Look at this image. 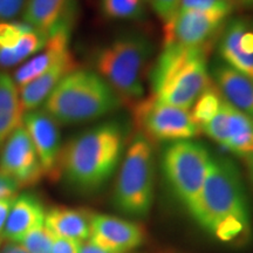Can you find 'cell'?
<instances>
[{
    "mask_svg": "<svg viewBox=\"0 0 253 253\" xmlns=\"http://www.w3.org/2000/svg\"><path fill=\"white\" fill-rule=\"evenodd\" d=\"M196 220L217 240L240 246L252 235L244 183L233 161L212 157Z\"/></svg>",
    "mask_w": 253,
    "mask_h": 253,
    "instance_id": "1",
    "label": "cell"
},
{
    "mask_svg": "<svg viewBox=\"0 0 253 253\" xmlns=\"http://www.w3.org/2000/svg\"><path fill=\"white\" fill-rule=\"evenodd\" d=\"M125 148L122 126L115 122L97 125L73 137L60 153L56 178L75 191L91 194L109 181Z\"/></svg>",
    "mask_w": 253,
    "mask_h": 253,
    "instance_id": "2",
    "label": "cell"
},
{
    "mask_svg": "<svg viewBox=\"0 0 253 253\" xmlns=\"http://www.w3.org/2000/svg\"><path fill=\"white\" fill-rule=\"evenodd\" d=\"M208 52V47L164 46L151 73L154 96L164 103L190 110L211 84Z\"/></svg>",
    "mask_w": 253,
    "mask_h": 253,
    "instance_id": "3",
    "label": "cell"
},
{
    "mask_svg": "<svg viewBox=\"0 0 253 253\" xmlns=\"http://www.w3.org/2000/svg\"><path fill=\"white\" fill-rule=\"evenodd\" d=\"M120 106L119 95L96 72L78 68L60 81L42 109L59 125H81L103 118Z\"/></svg>",
    "mask_w": 253,
    "mask_h": 253,
    "instance_id": "4",
    "label": "cell"
},
{
    "mask_svg": "<svg viewBox=\"0 0 253 253\" xmlns=\"http://www.w3.org/2000/svg\"><path fill=\"white\" fill-rule=\"evenodd\" d=\"M153 50V42L142 33L122 34L97 50L95 72L121 101L135 103L144 96V73Z\"/></svg>",
    "mask_w": 253,
    "mask_h": 253,
    "instance_id": "5",
    "label": "cell"
},
{
    "mask_svg": "<svg viewBox=\"0 0 253 253\" xmlns=\"http://www.w3.org/2000/svg\"><path fill=\"white\" fill-rule=\"evenodd\" d=\"M155 168L153 145L138 135L129 144L120 167L113 192V203L122 213L145 217L154 202Z\"/></svg>",
    "mask_w": 253,
    "mask_h": 253,
    "instance_id": "6",
    "label": "cell"
},
{
    "mask_svg": "<svg viewBox=\"0 0 253 253\" xmlns=\"http://www.w3.org/2000/svg\"><path fill=\"white\" fill-rule=\"evenodd\" d=\"M211 160L205 145L191 140L173 142L163 153L162 168L168 184L195 219Z\"/></svg>",
    "mask_w": 253,
    "mask_h": 253,
    "instance_id": "7",
    "label": "cell"
},
{
    "mask_svg": "<svg viewBox=\"0 0 253 253\" xmlns=\"http://www.w3.org/2000/svg\"><path fill=\"white\" fill-rule=\"evenodd\" d=\"M136 128L150 142H178L196 137L201 131L190 110L157 100L153 94L132 106Z\"/></svg>",
    "mask_w": 253,
    "mask_h": 253,
    "instance_id": "8",
    "label": "cell"
},
{
    "mask_svg": "<svg viewBox=\"0 0 253 253\" xmlns=\"http://www.w3.org/2000/svg\"><path fill=\"white\" fill-rule=\"evenodd\" d=\"M0 175L11 178L20 189L38 184L45 176L33 142L23 125L1 145Z\"/></svg>",
    "mask_w": 253,
    "mask_h": 253,
    "instance_id": "9",
    "label": "cell"
},
{
    "mask_svg": "<svg viewBox=\"0 0 253 253\" xmlns=\"http://www.w3.org/2000/svg\"><path fill=\"white\" fill-rule=\"evenodd\" d=\"M230 11H183L164 25V46L207 47L226 23Z\"/></svg>",
    "mask_w": 253,
    "mask_h": 253,
    "instance_id": "10",
    "label": "cell"
},
{
    "mask_svg": "<svg viewBox=\"0 0 253 253\" xmlns=\"http://www.w3.org/2000/svg\"><path fill=\"white\" fill-rule=\"evenodd\" d=\"M145 231L135 221L109 214L90 212L89 239L115 253H126L144 243Z\"/></svg>",
    "mask_w": 253,
    "mask_h": 253,
    "instance_id": "11",
    "label": "cell"
},
{
    "mask_svg": "<svg viewBox=\"0 0 253 253\" xmlns=\"http://www.w3.org/2000/svg\"><path fill=\"white\" fill-rule=\"evenodd\" d=\"M23 126L33 142L45 176L55 179L62 149L59 123L45 110L38 108L24 114Z\"/></svg>",
    "mask_w": 253,
    "mask_h": 253,
    "instance_id": "12",
    "label": "cell"
},
{
    "mask_svg": "<svg viewBox=\"0 0 253 253\" xmlns=\"http://www.w3.org/2000/svg\"><path fill=\"white\" fill-rule=\"evenodd\" d=\"M48 36L19 21L0 23V68L26 61L43 48Z\"/></svg>",
    "mask_w": 253,
    "mask_h": 253,
    "instance_id": "13",
    "label": "cell"
},
{
    "mask_svg": "<svg viewBox=\"0 0 253 253\" xmlns=\"http://www.w3.org/2000/svg\"><path fill=\"white\" fill-rule=\"evenodd\" d=\"M212 82L224 100L253 119V81L224 61L213 63Z\"/></svg>",
    "mask_w": 253,
    "mask_h": 253,
    "instance_id": "14",
    "label": "cell"
},
{
    "mask_svg": "<svg viewBox=\"0 0 253 253\" xmlns=\"http://www.w3.org/2000/svg\"><path fill=\"white\" fill-rule=\"evenodd\" d=\"M45 216L46 209L37 195L25 192L15 196L1 237L19 243L26 233L45 224Z\"/></svg>",
    "mask_w": 253,
    "mask_h": 253,
    "instance_id": "15",
    "label": "cell"
},
{
    "mask_svg": "<svg viewBox=\"0 0 253 253\" xmlns=\"http://www.w3.org/2000/svg\"><path fill=\"white\" fill-rule=\"evenodd\" d=\"M75 69H78V63L75 61L73 53H69L67 56L60 60L58 63H55L52 68H49L36 80L19 88L24 113L32 112L42 106L47 97L60 84V81Z\"/></svg>",
    "mask_w": 253,
    "mask_h": 253,
    "instance_id": "16",
    "label": "cell"
},
{
    "mask_svg": "<svg viewBox=\"0 0 253 253\" xmlns=\"http://www.w3.org/2000/svg\"><path fill=\"white\" fill-rule=\"evenodd\" d=\"M45 226L55 237L81 243L90 237V212L55 207L46 210Z\"/></svg>",
    "mask_w": 253,
    "mask_h": 253,
    "instance_id": "17",
    "label": "cell"
},
{
    "mask_svg": "<svg viewBox=\"0 0 253 253\" xmlns=\"http://www.w3.org/2000/svg\"><path fill=\"white\" fill-rule=\"evenodd\" d=\"M74 7V0H26L23 21L40 33L49 36L50 31Z\"/></svg>",
    "mask_w": 253,
    "mask_h": 253,
    "instance_id": "18",
    "label": "cell"
},
{
    "mask_svg": "<svg viewBox=\"0 0 253 253\" xmlns=\"http://www.w3.org/2000/svg\"><path fill=\"white\" fill-rule=\"evenodd\" d=\"M24 114L13 78L8 73L0 72V147L23 125Z\"/></svg>",
    "mask_w": 253,
    "mask_h": 253,
    "instance_id": "19",
    "label": "cell"
},
{
    "mask_svg": "<svg viewBox=\"0 0 253 253\" xmlns=\"http://www.w3.org/2000/svg\"><path fill=\"white\" fill-rule=\"evenodd\" d=\"M248 26L242 19H235L227 24L219 41V55L221 61L253 81V54L243 52L239 47L240 37Z\"/></svg>",
    "mask_w": 253,
    "mask_h": 253,
    "instance_id": "20",
    "label": "cell"
},
{
    "mask_svg": "<svg viewBox=\"0 0 253 253\" xmlns=\"http://www.w3.org/2000/svg\"><path fill=\"white\" fill-rule=\"evenodd\" d=\"M223 148L240 157L253 153V119L232 106Z\"/></svg>",
    "mask_w": 253,
    "mask_h": 253,
    "instance_id": "21",
    "label": "cell"
},
{
    "mask_svg": "<svg viewBox=\"0 0 253 253\" xmlns=\"http://www.w3.org/2000/svg\"><path fill=\"white\" fill-rule=\"evenodd\" d=\"M223 100L224 99L221 97L219 90L211 81V84L202 91V94L199 95L190 108L191 118L199 129L204 125H207L216 115L221 103H223Z\"/></svg>",
    "mask_w": 253,
    "mask_h": 253,
    "instance_id": "22",
    "label": "cell"
},
{
    "mask_svg": "<svg viewBox=\"0 0 253 253\" xmlns=\"http://www.w3.org/2000/svg\"><path fill=\"white\" fill-rule=\"evenodd\" d=\"M101 11L108 19L137 20L144 17L143 0H101Z\"/></svg>",
    "mask_w": 253,
    "mask_h": 253,
    "instance_id": "23",
    "label": "cell"
},
{
    "mask_svg": "<svg viewBox=\"0 0 253 253\" xmlns=\"http://www.w3.org/2000/svg\"><path fill=\"white\" fill-rule=\"evenodd\" d=\"M54 235L43 225L26 233L18 243L28 253H52Z\"/></svg>",
    "mask_w": 253,
    "mask_h": 253,
    "instance_id": "24",
    "label": "cell"
},
{
    "mask_svg": "<svg viewBox=\"0 0 253 253\" xmlns=\"http://www.w3.org/2000/svg\"><path fill=\"white\" fill-rule=\"evenodd\" d=\"M232 4L221 0H181L183 11H230L233 9Z\"/></svg>",
    "mask_w": 253,
    "mask_h": 253,
    "instance_id": "25",
    "label": "cell"
},
{
    "mask_svg": "<svg viewBox=\"0 0 253 253\" xmlns=\"http://www.w3.org/2000/svg\"><path fill=\"white\" fill-rule=\"evenodd\" d=\"M149 2L164 25L172 20L181 9V0H150Z\"/></svg>",
    "mask_w": 253,
    "mask_h": 253,
    "instance_id": "26",
    "label": "cell"
},
{
    "mask_svg": "<svg viewBox=\"0 0 253 253\" xmlns=\"http://www.w3.org/2000/svg\"><path fill=\"white\" fill-rule=\"evenodd\" d=\"M26 0H0V23L13 21L19 13H23Z\"/></svg>",
    "mask_w": 253,
    "mask_h": 253,
    "instance_id": "27",
    "label": "cell"
},
{
    "mask_svg": "<svg viewBox=\"0 0 253 253\" xmlns=\"http://www.w3.org/2000/svg\"><path fill=\"white\" fill-rule=\"evenodd\" d=\"M79 243L54 236L52 253H78Z\"/></svg>",
    "mask_w": 253,
    "mask_h": 253,
    "instance_id": "28",
    "label": "cell"
},
{
    "mask_svg": "<svg viewBox=\"0 0 253 253\" xmlns=\"http://www.w3.org/2000/svg\"><path fill=\"white\" fill-rule=\"evenodd\" d=\"M19 190H20V188L14 181L0 175V199L15 197Z\"/></svg>",
    "mask_w": 253,
    "mask_h": 253,
    "instance_id": "29",
    "label": "cell"
},
{
    "mask_svg": "<svg viewBox=\"0 0 253 253\" xmlns=\"http://www.w3.org/2000/svg\"><path fill=\"white\" fill-rule=\"evenodd\" d=\"M15 197L0 199V238H1L2 230H4L6 220H7L9 210H11L12 204H13Z\"/></svg>",
    "mask_w": 253,
    "mask_h": 253,
    "instance_id": "30",
    "label": "cell"
},
{
    "mask_svg": "<svg viewBox=\"0 0 253 253\" xmlns=\"http://www.w3.org/2000/svg\"><path fill=\"white\" fill-rule=\"evenodd\" d=\"M78 253H115L101 248L97 244H95L91 240H84V242L79 243L78 245Z\"/></svg>",
    "mask_w": 253,
    "mask_h": 253,
    "instance_id": "31",
    "label": "cell"
},
{
    "mask_svg": "<svg viewBox=\"0 0 253 253\" xmlns=\"http://www.w3.org/2000/svg\"><path fill=\"white\" fill-rule=\"evenodd\" d=\"M0 253H28L23 246L19 245L18 243H12L8 242L7 244L4 245V248L1 249Z\"/></svg>",
    "mask_w": 253,
    "mask_h": 253,
    "instance_id": "32",
    "label": "cell"
},
{
    "mask_svg": "<svg viewBox=\"0 0 253 253\" xmlns=\"http://www.w3.org/2000/svg\"><path fill=\"white\" fill-rule=\"evenodd\" d=\"M243 158H244L245 166H246V168H248V172H249L250 178H251V181L253 183V153L250 155H246V156H244Z\"/></svg>",
    "mask_w": 253,
    "mask_h": 253,
    "instance_id": "33",
    "label": "cell"
},
{
    "mask_svg": "<svg viewBox=\"0 0 253 253\" xmlns=\"http://www.w3.org/2000/svg\"><path fill=\"white\" fill-rule=\"evenodd\" d=\"M237 4L245 8H253V0H237Z\"/></svg>",
    "mask_w": 253,
    "mask_h": 253,
    "instance_id": "34",
    "label": "cell"
},
{
    "mask_svg": "<svg viewBox=\"0 0 253 253\" xmlns=\"http://www.w3.org/2000/svg\"><path fill=\"white\" fill-rule=\"evenodd\" d=\"M221 1L229 2V4H232V5H236L237 4V0H221Z\"/></svg>",
    "mask_w": 253,
    "mask_h": 253,
    "instance_id": "35",
    "label": "cell"
},
{
    "mask_svg": "<svg viewBox=\"0 0 253 253\" xmlns=\"http://www.w3.org/2000/svg\"><path fill=\"white\" fill-rule=\"evenodd\" d=\"M143 1H144V2H147V1H148V2H149V1H150V0H143Z\"/></svg>",
    "mask_w": 253,
    "mask_h": 253,
    "instance_id": "36",
    "label": "cell"
},
{
    "mask_svg": "<svg viewBox=\"0 0 253 253\" xmlns=\"http://www.w3.org/2000/svg\"><path fill=\"white\" fill-rule=\"evenodd\" d=\"M0 243H1V238H0Z\"/></svg>",
    "mask_w": 253,
    "mask_h": 253,
    "instance_id": "37",
    "label": "cell"
}]
</instances>
